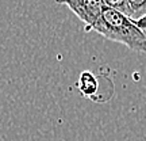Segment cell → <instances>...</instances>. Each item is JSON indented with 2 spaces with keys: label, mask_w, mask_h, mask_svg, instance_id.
Listing matches in <instances>:
<instances>
[{
  "label": "cell",
  "mask_w": 146,
  "mask_h": 141,
  "mask_svg": "<svg viewBox=\"0 0 146 141\" xmlns=\"http://www.w3.org/2000/svg\"><path fill=\"white\" fill-rule=\"evenodd\" d=\"M135 25H137V27L139 29L142 31V34L145 35V38H146V14L145 15H142L141 18H138V19H135Z\"/></svg>",
  "instance_id": "cell-6"
},
{
  "label": "cell",
  "mask_w": 146,
  "mask_h": 141,
  "mask_svg": "<svg viewBox=\"0 0 146 141\" xmlns=\"http://www.w3.org/2000/svg\"><path fill=\"white\" fill-rule=\"evenodd\" d=\"M76 86H77V90L80 91V94L84 95V96H88V98H94L95 94L99 90L98 79H96L94 73L89 72V71L81 72Z\"/></svg>",
  "instance_id": "cell-3"
},
{
  "label": "cell",
  "mask_w": 146,
  "mask_h": 141,
  "mask_svg": "<svg viewBox=\"0 0 146 141\" xmlns=\"http://www.w3.org/2000/svg\"><path fill=\"white\" fill-rule=\"evenodd\" d=\"M91 31H95L110 41L118 42L137 53H146V38L137 27L134 19L118 10L103 7L99 21Z\"/></svg>",
  "instance_id": "cell-1"
},
{
  "label": "cell",
  "mask_w": 146,
  "mask_h": 141,
  "mask_svg": "<svg viewBox=\"0 0 146 141\" xmlns=\"http://www.w3.org/2000/svg\"><path fill=\"white\" fill-rule=\"evenodd\" d=\"M58 4L66 5L81 22H84V30L91 31L96 22L99 21L103 4L100 0H56Z\"/></svg>",
  "instance_id": "cell-2"
},
{
  "label": "cell",
  "mask_w": 146,
  "mask_h": 141,
  "mask_svg": "<svg viewBox=\"0 0 146 141\" xmlns=\"http://www.w3.org/2000/svg\"><path fill=\"white\" fill-rule=\"evenodd\" d=\"M131 19H138L146 14V0H125Z\"/></svg>",
  "instance_id": "cell-4"
},
{
  "label": "cell",
  "mask_w": 146,
  "mask_h": 141,
  "mask_svg": "<svg viewBox=\"0 0 146 141\" xmlns=\"http://www.w3.org/2000/svg\"><path fill=\"white\" fill-rule=\"evenodd\" d=\"M100 1H102L103 7L112 8V10H118L129 16V11H127V5H126L125 0H100Z\"/></svg>",
  "instance_id": "cell-5"
}]
</instances>
